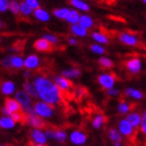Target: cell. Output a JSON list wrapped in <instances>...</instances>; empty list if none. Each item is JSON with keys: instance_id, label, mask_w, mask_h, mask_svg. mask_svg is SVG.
<instances>
[{"instance_id": "6da1fadb", "label": "cell", "mask_w": 146, "mask_h": 146, "mask_svg": "<svg viewBox=\"0 0 146 146\" xmlns=\"http://www.w3.org/2000/svg\"><path fill=\"white\" fill-rule=\"evenodd\" d=\"M36 92V97L40 98V101L48 104L52 107L61 104L63 99L62 92L55 86V84L47 76L36 75L33 80Z\"/></svg>"}, {"instance_id": "7a4b0ae2", "label": "cell", "mask_w": 146, "mask_h": 146, "mask_svg": "<svg viewBox=\"0 0 146 146\" xmlns=\"http://www.w3.org/2000/svg\"><path fill=\"white\" fill-rule=\"evenodd\" d=\"M15 99L17 100L21 110H23V112L26 116L35 114L34 110H33V98L26 94L23 90L16 91Z\"/></svg>"}, {"instance_id": "3957f363", "label": "cell", "mask_w": 146, "mask_h": 146, "mask_svg": "<svg viewBox=\"0 0 146 146\" xmlns=\"http://www.w3.org/2000/svg\"><path fill=\"white\" fill-rule=\"evenodd\" d=\"M35 114L41 119H49L54 115V109L52 106L48 104H45L43 101H38L33 106Z\"/></svg>"}, {"instance_id": "277c9868", "label": "cell", "mask_w": 146, "mask_h": 146, "mask_svg": "<svg viewBox=\"0 0 146 146\" xmlns=\"http://www.w3.org/2000/svg\"><path fill=\"white\" fill-rule=\"evenodd\" d=\"M99 85H100L101 88L106 89V90H110L115 87L116 84V76L112 73H102L100 75L98 76L97 78Z\"/></svg>"}, {"instance_id": "5b68a950", "label": "cell", "mask_w": 146, "mask_h": 146, "mask_svg": "<svg viewBox=\"0 0 146 146\" xmlns=\"http://www.w3.org/2000/svg\"><path fill=\"white\" fill-rule=\"evenodd\" d=\"M125 67H126L128 72L131 73V74H138V73H140L142 71L143 64H142L141 58L135 56V58H131L126 61Z\"/></svg>"}, {"instance_id": "8992f818", "label": "cell", "mask_w": 146, "mask_h": 146, "mask_svg": "<svg viewBox=\"0 0 146 146\" xmlns=\"http://www.w3.org/2000/svg\"><path fill=\"white\" fill-rule=\"evenodd\" d=\"M119 134L121 135L122 137H131L135 134V128L131 126V124L126 120V119H121L118 123V129Z\"/></svg>"}, {"instance_id": "52a82bcc", "label": "cell", "mask_w": 146, "mask_h": 146, "mask_svg": "<svg viewBox=\"0 0 146 146\" xmlns=\"http://www.w3.org/2000/svg\"><path fill=\"white\" fill-rule=\"evenodd\" d=\"M31 140L36 145H45L47 142L45 131L40 129V128H34L31 133Z\"/></svg>"}, {"instance_id": "ba28073f", "label": "cell", "mask_w": 146, "mask_h": 146, "mask_svg": "<svg viewBox=\"0 0 146 146\" xmlns=\"http://www.w3.org/2000/svg\"><path fill=\"white\" fill-rule=\"evenodd\" d=\"M41 64V60L36 54H29L24 58L23 67L26 68V70H35L39 67Z\"/></svg>"}, {"instance_id": "9c48e42d", "label": "cell", "mask_w": 146, "mask_h": 146, "mask_svg": "<svg viewBox=\"0 0 146 146\" xmlns=\"http://www.w3.org/2000/svg\"><path fill=\"white\" fill-rule=\"evenodd\" d=\"M69 140L74 145H84L87 142V135L82 131H73L69 135Z\"/></svg>"}, {"instance_id": "30bf717a", "label": "cell", "mask_w": 146, "mask_h": 146, "mask_svg": "<svg viewBox=\"0 0 146 146\" xmlns=\"http://www.w3.org/2000/svg\"><path fill=\"white\" fill-rule=\"evenodd\" d=\"M119 40H120V42L123 43L124 45L131 46V47L138 46V44H139L138 36L133 34H129V33H126V31L121 33V34L119 35Z\"/></svg>"}, {"instance_id": "8fae6325", "label": "cell", "mask_w": 146, "mask_h": 146, "mask_svg": "<svg viewBox=\"0 0 146 146\" xmlns=\"http://www.w3.org/2000/svg\"><path fill=\"white\" fill-rule=\"evenodd\" d=\"M53 82H54L55 86L58 87V90H60L61 92L69 91V90L71 89V87H72V84H71L70 80L67 78H65L64 76H62V75L55 76Z\"/></svg>"}, {"instance_id": "7c38bea8", "label": "cell", "mask_w": 146, "mask_h": 146, "mask_svg": "<svg viewBox=\"0 0 146 146\" xmlns=\"http://www.w3.org/2000/svg\"><path fill=\"white\" fill-rule=\"evenodd\" d=\"M0 92L5 96H12L16 93V85L12 80H5L0 85Z\"/></svg>"}, {"instance_id": "4fadbf2b", "label": "cell", "mask_w": 146, "mask_h": 146, "mask_svg": "<svg viewBox=\"0 0 146 146\" xmlns=\"http://www.w3.org/2000/svg\"><path fill=\"white\" fill-rule=\"evenodd\" d=\"M70 4L77 12H82L84 14H87L90 11V5L85 0H70Z\"/></svg>"}, {"instance_id": "5bb4252c", "label": "cell", "mask_w": 146, "mask_h": 146, "mask_svg": "<svg viewBox=\"0 0 146 146\" xmlns=\"http://www.w3.org/2000/svg\"><path fill=\"white\" fill-rule=\"evenodd\" d=\"M78 24L88 31V29H91L94 26V20L88 14H82V15L79 16Z\"/></svg>"}, {"instance_id": "9a60e30c", "label": "cell", "mask_w": 146, "mask_h": 146, "mask_svg": "<svg viewBox=\"0 0 146 146\" xmlns=\"http://www.w3.org/2000/svg\"><path fill=\"white\" fill-rule=\"evenodd\" d=\"M33 15L35 16V18L36 20H39L41 22H48L50 20V14H49L48 11H46V9H42V7H39V9H36L34 11L33 13Z\"/></svg>"}, {"instance_id": "2e32d148", "label": "cell", "mask_w": 146, "mask_h": 146, "mask_svg": "<svg viewBox=\"0 0 146 146\" xmlns=\"http://www.w3.org/2000/svg\"><path fill=\"white\" fill-rule=\"evenodd\" d=\"M4 108L9 111V113L11 114V115H12L13 113H17V112H20V111H21V108H20L19 104L17 102V100H16L15 98H11V97H9L5 100Z\"/></svg>"}, {"instance_id": "e0dca14e", "label": "cell", "mask_w": 146, "mask_h": 146, "mask_svg": "<svg viewBox=\"0 0 146 146\" xmlns=\"http://www.w3.org/2000/svg\"><path fill=\"white\" fill-rule=\"evenodd\" d=\"M92 39L96 44H99V45H106L109 43V36L106 34L101 33V31H93L91 35Z\"/></svg>"}, {"instance_id": "ac0fdd59", "label": "cell", "mask_w": 146, "mask_h": 146, "mask_svg": "<svg viewBox=\"0 0 146 146\" xmlns=\"http://www.w3.org/2000/svg\"><path fill=\"white\" fill-rule=\"evenodd\" d=\"M16 122L11 118V116H1L0 117V128L1 129H12L15 127Z\"/></svg>"}, {"instance_id": "d6986e66", "label": "cell", "mask_w": 146, "mask_h": 146, "mask_svg": "<svg viewBox=\"0 0 146 146\" xmlns=\"http://www.w3.org/2000/svg\"><path fill=\"white\" fill-rule=\"evenodd\" d=\"M124 93L127 97L131 98V99H134V100H141L144 96L143 92L140 91V90H138V89L131 88V87L125 89Z\"/></svg>"}, {"instance_id": "ffe728a7", "label": "cell", "mask_w": 146, "mask_h": 146, "mask_svg": "<svg viewBox=\"0 0 146 146\" xmlns=\"http://www.w3.org/2000/svg\"><path fill=\"white\" fill-rule=\"evenodd\" d=\"M27 122L28 124L33 126L34 128H41L44 126V120L41 119L40 117L36 115V114H33V115H28L27 116Z\"/></svg>"}, {"instance_id": "44dd1931", "label": "cell", "mask_w": 146, "mask_h": 146, "mask_svg": "<svg viewBox=\"0 0 146 146\" xmlns=\"http://www.w3.org/2000/svg\"><path fill=\"white\" fill-rule=\"evenodd\" d=\"M125 119L131 123L133 127L136 128V127H139V125H140L141 115L137 112H131V113H128Z\"/></svg>"}, {"instance_id": "7402d4cb", "label": "cell", "mask_w": 146, "mask_h": 146, "mask_svg": "<svg viewBox=\"0 0 146 146\" xmlns=\"http://www.w3.org/2000/svg\"><path fill=\"white\" fill-rule=\"evenodd\" d=\"M70 31L73 36H78V38H85V36H88V31L84 28L82 26L77 23V24H73L70 26Z\"/></svg>"}, {"instance_id": "603a6c76", "label": "cell", "mask_w": 146, "mask_h": 146, "mask_svg": "<svg viewBox=\"0 0 146 146\" xmlns=\"http://www.w3.org/2000/svg\"><path fill=\"white\" fill-rule=\"evenodd\" d=\"M62 76H64L67 79H75L80 76V70L77 68H69V69H64L62 71Z\"/></svg>"}, {"instance_id": "cb8c5ba5", "label": "cell", "mask_w": 146, "mask_h": 146, "mask_svg": "<svg viewBox=\"0 0 146 146\" xmlns=\"http://www.w3.org/2000/svg\"><path fill=\"white\" fill-rule=\"evenodd\" d=\"M9 61H11V67L12 69H21L23 68V62L24 58L19 54L9 55Z\"/></svg>"}, {"instance_id": "d4e9b609", "label": "cell", "mask_w": 146, "mask_h": 146, "mask_svg": "<svg viewBox=\"0 0 146 146\" xmlns=\"http://www.w3.org/2000/svg\"><path fill=\"white\" fill-rule=\"evenodd\" d=\"M79 16H80L79 12L75 11L74 9H69V12H68L65 20H66V21L71 25L77 24V23H78V20H79Z\"/></svg>"}, {"instance_id": "484cf974", "label": "cell", "mask_w": 146, "mask_h": 146, "mask_svg": "<svg viewBox=\"0 0 146 146\" xmlns=\"http://www.w3.org/2000/svg\"><path fill=\"white\" fill-rule=\"evenodd\" d=\"M34 47L38 51L44 52V51H48L49 49H50V47H51V45H50L47 41H45L44 39L41 38V39H38L36 42H35Z\"/></svg>"}, {"instance_id": "4316f807", "label": "cell", "mask_w": 146, "mask_h": 146, "mask_svg": "<svg viewBox=\"0 0 146 146\" xmlns=\"http://www.w3.org/2000/svg\"><path fill=\"white\" fill-rule=\"evenodd\" d=\"M52 139L60 142V143H64V142L67 141L68 135H67V133L65 131H63V129H53Z\"/></svg>"}, {"instance_id": "83f0119b", "label": "cell", "mask_w": 146, "mask_h": 146, "mask_svg": "<svg viewBox=\"0 0 146 146\" xmlns=\"http://www.w3.org/2000/svg\"><path fill=\"white\" fill-rule=\"evenodd\" d=\"M23 91L26 93L27 95H29L31 98L36 97V88H35L34 84L29 80H26L23 85Z\"/></svg>"}, {"instance_id": "f1b7e54d", "label": "cell", "mask_w": 146, "mask_h": 146, "mask_svg": "<svg viewBox=\"0 0 146 146\" xmlns=\"http://www.w3.org/2000/svg\"><path fill=\"white\" fill-rule=\"evenodd\" d=\"M106 122V117L102 114H97V115L94 116V118L92 120V126L96 129H99V128L104 124Z\"/></svg>"}, {"instance_id": "f546056e", "label": "cell", "mask_w": 146, "mask_h": 146, "mask_svg": "<svg viewBox=\"0 0 146 146\" xmlns=\"http://www.w3.org/2000/svg\"><path fill=\"white\" fill-rule=\"evenodd\" d=\"M117 110L120 114H123V115H127L128 113H131V106L128 104L127 101L122 100L118 104V107H117Z\"/></svg>"}, {"instance_id": "4dcf8cb0", "label": "cell", "mask_w": 146, "mask_h": 146, "mask_svg": "<svg viewBox=\"0 0 146 146\" xmlns=\"http://www.w3.org/2000/svg\"><path fill=\"white\" fill-rule=\"evenodd\" d=\"M109 138L111 139V141H113V143L116 142H122V136L119 134V131L116 128H111L109 131Z\"/></svg>"}, {"instance_id": "1f68e13d", "label": "cell", "mask_w": 146, "mask_h": 146, "mask_svg": "<svg viewBox=\"0 0 146 146\" xmlns=\"http://www.w3.org/2000/svg\"><path fill=\"white\" fill-rule=\"evenodd\" d=\"M19 13L22 14L24 17H29V16L33 15L34 11H33L29 6H27L24 2H23V1H22V2L19 3Z\"/></svg>"}, {"instance_id": "d6a6232c", "label": "cell", "mask_w": 146, "mask_h": 146, "mask_svg": "<svg viewBox=\"0 0 146 146\" xmlns=\"http://www.w3.org/2000/svg\"><path fill=\"white\" fill-rule=\"evenodd\" d=\"M68 12H69V9H68V7H58V9H55L54 11H53V16H54L55 18L65 20Z\"/></svg>"}, {"instance_id": "836d02e7", "label": "cell", "mask_w": 146, "mask_h": 146, "mask_svg": "<svg viewBox=\"0 0 146 146\" xmlns=\"http://www.w3.org/2000/svg\"><path fill=\"white\" fill-rule=\"evenodd\" d=\"M90 49H91V51L94 53V54H97V55H104V52H106V49L102 45H99V44H92L90 46Z\"/></svg>"}, {"instance_id": "e575fe53", "label": "cell", "mask_w": 146, "mask_h": 146, "mask_svg": "<svg viewBox=\"0 0 146 146\" xmlns=\"http://www.w3.org/2000/svg\"><path fill=\"white\" fill-rule=\"evenodd\" d=\"M98 62H99V65L101 67L106 68V69H110V68L113 67V61L111 58H107V56H101Z\"/></svg>"}, {"instance_id": "d590c367", "label": "cell", "mask_w": 146, "mask_h": 146, "mask_svg": "<svg viewBox=\"0 0 146 146\" xmlns=\"http://www.w3.org/2000/svg\"><path fill=\"white\" fill-rule=\"evenodd\" d=\"M42 39H44L45 41H47L50 45H52V44H58V36H54V35H51V34L43 35Z\"/></svg>"}, {"instance_id": "8d00e7d4", "label": "cell", "mask_w": 146, "mask_h": 146, "mask_svg": "<svg viewBox=\"0 0 146 146\" xmlns=\"http://www.w3.org/2000/svg\"><path fill=\"white\" fill-rule=\"evenodd\" d=\"M9 11L14 14V15H18L19 14V2L17 0H11L9 4Z\"/></svg>"}, {"instance_id": "74e56055", "label": "cell", "mask_w": 146, "mask_h": 146, "mask_svg": "<svg viewBox=\"0 0 146 146\" xmlns=\"http://www.w3.org/2000/svg\"><path fill=\"white\" fill-rule=\"evenodd\" d=\"M23 2H24L27 6H29L33 11H35V9H39V7H40L39 0H24Z\"/></svg>"}, {"instance_id": "f35d334b", "label": "cell", "mask_w": 146, "mask_h": 146, "mask_svg": "<svg viewBox=\"0 0 146 146\" xmlns=\"http://www.w3.org/2000/svg\"><path fill=\"white\" fill-rule=\"evenodd\" d=\"M140 128H141V131H142V134L145 135L146 134V113L144 112L142 115H141V122H140Z\"/></svg>"}, {"instance_id": "ab89813d", "label": "cell", "mask_w": 146, "mask_h": 146, "mask_svg": "<svg viewBox=\"0 0 146 146\" xmlns=\"http://www.w3.org/2000/svg\"><path fill=\"white\" fill-rule=\"evenodd\" d=\"M9 0H0V13H5L9 11Z\"/></svg>"}, {"instance_id": "60d3db41", "label": "cell", "mask_w": 146, "mask_h": 146, "mask_svg": "<svg viewBox=\"0 0 146 146\" xmlns=\"http://www.w3.org/2000/svg\"><path fill=\"white\" fill-rule=\"evenodd\" d=\"M11 118H12L15 122H20L23 120V115L21 114V112L13 113L12 115H11Z\"/></svg>"}, {"instance_id": "b9f144b4", "label": "cell", "mask_w": 146, "mask_h": 146, "mask_svg": "<svg viewBox=\"0 0 146 146\" xmlns=\"http://www.w3.org/2000/svg\"><path fill=\"white\" fill-rule=\"evenodd\" d=\"M108 94H109V96H111V97H117V96L120 95V91H119L117 88L114 87V88L108 90Z\"/></svg>"}, {"instance_id": "7bdbcfd3", "label": "cell", "mask_w": 146, "mask_h": 146, "mask_svg": "<svg viewBox=\"0 0 146 146\" xmlns=\"http://www.w3.org/2000/svg\"><path fill=\"white\" fill-rule=\"evenodd\" d=\"M1 64H2V66L5 68V69H12V67H11V61H9V55L3 58L2 62H1Z\"/></svg>"}, {"instance_id": "ee69618b", "label": "cell", "mask_w": 146, "mask_h": 146, "mask_svg": "<svg viewBox=\"0 0 146 146\" xmlns=\"http://www.w3.org/2000/svg\"><path fill=\"white\" fill-rule=\"evenodd\" d=\"M68 43H69V45H71V46L78 45V41H77L75 38H69V39H68Z\"/></svg>"}, {"instance_id": "f6af8a7d", "label": "cell", "mask_w": 146, "mask_h": 146, "mask_svg": "<svg viewBox=\"0 0 146 146\" xmlns=\"http://www.w3.org/2000/svg\"><path fill=\"white\" fill-rule=\"evenodd\" d=\"M23 75H24L25 78H29V77L31 76V70H25Z\"/></svg>"}, {"instance_id": "bcb514c9", "label": "cell", "mask_w": 146, "mask_h": 146, "mask_svg": "<svg viewBox=\"0 0 146 146\" xmlns=\"http://www.w3.org/2000/svg\"><path fill=\"white\" fill-rule=\"evenodd\" d=\"M2 114H3V116H11V114H9V111H7L5 108H3L2 109Z\"/></svg>"}, {"instance_id": "7dc6e473", "label": "cell", "mask_w": 146, "mask_h": 146, "mask_svg": "<svg viewBox=\"0 0 146 146\" xmlns=\"http://www.w3.org/2000/svg\"><path fill=\"white\" fill-rule=\"evenodd\" d=\"M114 146H122V143L121 142H116V143H114Z\"/></svg>"}, {"instance_id": "c3c4849f", "label": "cell", "mask_w": 146, "mask_h": 146, "mask_svg": "<svg viewBox=\"0 0 146 146\" xmlns=\"http://www.w3.org/2000/svg\"><path fill=\"white\" fill-rule=\"evenodd\" d=\"M3 27V22L0 20V28H2Z\"/></svg>"}, {"instance_id": "681fc988", "label": "cell", "mask_w": 146, "mask_h": 146, "mask_svg": "<svg viewBox=\"0 0 146 146\" xmlns=\"http://www.w3.org/2000/svg\"><path fill=\"white\" fill-rule=\"evenodd\" d=\"M0 146H7V145H4V144H0Z\"/></svg>"}, {"instance_id": "f907efd6", "label": "cell", "mask_w": 146, "mask_h": 146, "mask_svg": "<svg viewBox=\"0 0 146 146\" xmlns=\"http://www.w3.org/2000/svg\"><path fill=\"white\" fill-rule=\"evenodd\" d=\"M142 2H143V3H145V2H146V0H142Z\"/></svg>"}, {"instance_id": "816d5d0a", "label": "cell", "mask_w": 146, "mask_h": 146, "mask_svg": "<svg viewBox=\"0 0 146 146\" xmlns=\"http://www.w3.org/2000/svg\"><path fill=\"white\" fill-rule=\"evenodd\" d=\"M36 146H45V145H36Z\"/></svg>"}, {"instance_id": "f5cc1de1", "label": "cell", "mask_w": 146, "mask_h": 146, "mask_svg": "<svg viewBox=\"0 0 146 146\" xmlns=\"http://www.w3.org/2000/svg\"><path fill=\"white\" fill-rule=\"evenodd\" d=\"M0 41H1V36H0Z\"/></svg>"}]
</instances>
